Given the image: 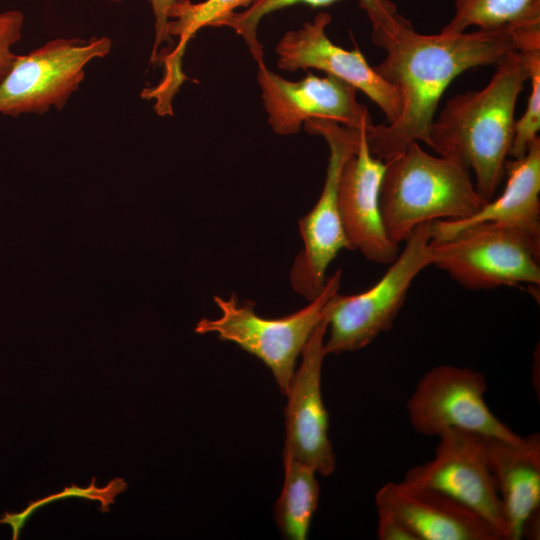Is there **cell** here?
I'll use <instances>...</instances> for the list:
<instances>
[{"label": "cell", "instance_id": "obj_1", "mask_svg": "<svg viewBox=\"0 0 540 540\" xmlns=\"http://www.w3.org/2000/svg\"><path fill=\"white\" fill-rule=\"evenodd\" d=\"M386 51L376 72L401 94L402 107L392 123L372 124L366 131L370 152L387 160L413 142L430 144L429 133L442 95L463 72L498 64L516 51L508 31L476 29L457 34H421L397 14L385 29L372 36Z\"/></svg>", "mask_w": 540, "mask_h": 540}, {"label": "cell", "instance_id": "obj_2", "mask_svg": "<svg viewBox=\"0 0 540 540\" xmlns=\"http://www.w3.org/2000/svg\"><path fill=\"white\" fill-rule=\"evenodd\" d=\"M527 81L525 62L512 51L483 88L451 97L430 128L429 147L471 169L476 189L488 201L506 174L516 103Z\"/></svg>", "mask_w": 540, "mask_h": 540}, {"label": "cell", "instance_id": "obj_3", "mask_svg": "<svg viewBox=\"0 0 540 540\" xmlns=\"http://www.w3.org/2000/svg\"><path fill=\"white\" fill-rule=\"evenodd\" d=\"M487 201L467 167L428 153L419 142L385 160L380 208L386 233L397 245L420 224L470 217Z\"/></svg>", "mask_w": 540, "mask_h": 540}, {"label": "cell", "instance_id": "obj_4", "mask_svg": "<svg viewBox=\"0 0 540 540\" xmlns=\"http://www.w3.org/2000/svg\"><path fill=\"white\" fill-rule=\"evenodd\" d=\"M431 223L413 230L386 273L368 290L354 295L337 291L328 299L324 307L327 354L362 349L392 327L413 280L432 265Z\"/></svg>", "mask_w": 540, "mask_h": 540}, {"label": "cell", "instance_id": "obj_5", "mask_svg": "<svg viewBox=\"0 0 540 540\" xmlns=\"http://www.w3.org/2000/svg\"><path fill=\"white\" fill-rule=\"evenodd\" d=\"M432 265L471 290L540 285V238L494 222L431 240Z\"/></svg>", "mask_w": 540, "mask_h": 540}, {"label": "cell", "instance_id": "obj_6", "mask_svg": "<svg viewBox=\"0 0 540 540\" xmlns=\"http://www.w3.org/2000/svg\"><path fill=\"white\" fill-rule=\"evenodd\" d=\"M340 279L341 271L338 270L306 307L277 319L259 316L254 302L248 300L241 304L234 294L229 299L214 296L221 316L201 319L195 332L215 333L220 340L232 342L257 357L270 369L285 395L295 372L296 360L322 319L326 302L338 291Z\"/></svg>", "mask_w": 540, "mask_h": 540}, {"label": "cell", "instance_id": "obj_7", "mask_svg": "<svg viewBox=\"0 0 540 540\" xmlns=\"http://www.w3.org/2000/svg\"><path fill=\"white\" fill-rule=\"evenodd\" d=\"M112 47L108 37L57 38L26 55H16L0 79V113L43 114L61 110L84 79L85 66Z\"/></svg>", "mask_w": 540, "mask_h": 540}, {"label": "cell", "instance_id": "obj_8", "mask_svg": "<svg viewBox=\"0 0 540 540\" xmlns=\"http://www.w3.org/2000/svg\"><path fill=\"white\" fill-rule=\"evenodd\" d=\"M305 130L325 139L329 147L326 178L321 195L310 212L299 220L303 249L290 273L294 290L308 300L326 284V270L342 249H351L337 203L338 181L346 159L354 153L360 130L326 119H310Z\"/></svg>", "mask_w": 540, "mask_h": 540}, {"label": "cell", "instance_id": "obj_9", "mask_svg": "<svg viewBox=\"0 0 540 540\" xmlns=\"http://www.w3.org/2000/svg\"><path fill=\"white\" fill-rule=\"evenodd\" d=\"M487 383L474 369L440 365L427 371L406 401L412 428L421 435L439 436L450 429L509 442L521 440L485 402Z\"/></svg>", "mask_w": 540, "mask_h": 540}, {"label": "cell", "instance_id": "obj_10", "mask_svg": "<svg viewBox=\"0 0 540 540\" xmlns=\"http://www.w3.org/2000/svg\"><path fill=\"white\" fill-rule=\"evenodd\" d=\"M434 457L401 480L450 497L486 520L506 540V526L487 454L486 438L450 429L438 436Z\"/></svg>", "mask_w": 540, "mask_h": 540}, {"label": "cell", "instance_id": "obj_11", "mask_svg": "<svg viewBox=\"0 0 540 540\" xmlns=\"http://www.w3.org/2000/svg\"><path fill=\"white\" fill-rule=\"evenodd\" d=\"M257 80L268 122L279 135L298 133L310 119L331 120L357 130H368L373 124L367 107L357 101V90L337 77L308 74L290 81L261 62Z\"/></svg>", "mask_w": 540, "mask_h": 540}, {"label": "cell", "instance_id": "obj_12", "mask_svg": "<svg viewBox=\"0 0 540 540\" xmlns=\"http://www.w3.org/2000/svg\"><path fill=\"white\" fill-rule=\"evenodd\" d=\"M327 333L325 314L313 330L286 392L285 445L283 455L312 467L317 474L329 476L336 459L329 438V414L324 405L321 377L324 342Z\"/></svg>", "mask_w": 540, "mask_h": 540}, {"label": "cell", "instance_id": "obj_13", "mask_svg": "<svg viewBox=\"0 0 540 540\" xmlns=\"http://www.w3.org/2000/svg\"><path fill=\"white\" fill-rule=\"evenodd\" d=\"M332 18L318 13L298 30L286 32L276 45L277 66L286 71L315 68L337 77L363 92L394 122L402 107L399 90L370 66L358 49L347 50L334 44L326 33Z\"/></svg>", "mask_w": 540, "mask_h": 540}, {"label": "cell", "instance_id": "obj_14", "mask_svg": "<svg viewBox=\"0 0 540 540\" xmlns=\"http://www.w3.org/2000/svg\"><path fill=\"white\" fill-rule=\"evenodd\" d=\"M366 131L360 130L356 150L342 167L338 210L351 249H358L371 262L391 264L399 254V245L389 239L381 215L380 189L385 161L370 152Z\"/></svg>", "mask_w": 540, "mask_h": 540}, {"label": "cell", "instance_id": "obj_15", "mask_svg": "<svg viewBox=\"0 0 540 540\" xmlns=\"http://www.w3.org/2000/svg\"><path fill=\"white\" fill-rule=\"evenodd\" d=\"M375 506L398 518L416 540H502L486 520L457 501L401 481L385 483L376 492Z\"/></svg>", "mask_w": 540, "mask_h": 540}, {"label": "cell", "instance_id": "obj_16", "mask_svg": "<svg viewBox=\"0 0 540 540\" xmlns=\"http://www.w3.org/2000/svg\"><path fill=\"white\" fill-rule=\"evenodd\" d=\"M486 446L506 540H520L527 523L539 515L540 435L532 433L517 442L486 438Z\"/></svg>", "mask_w": 540, "mask_h": 540}, {"label": "cell", "instance_id": "obj_17", "mask_svg": "<svg viewBox=\"0 0 540 540\" xmlns=\"http://www.w3.org/2000/svg\"><path fill=\"white\" fill-rule=\"evenodd\" d=\"M507 182L500 196L487 201L478 212L457 220L431 223V240H446L479 223L494 222L540 238V138L526 154L506 163Z\"/></svg>", "mask_w": 540, "mask_h": 540}, {"label": "cell", "instance_id": "obj_18", "mask_svg": "<svg viewBox=\"0 0 540 540\" xmlns=\"http://www.w3.org/2000/svg\"><path fill=\"white\" fill-rule=\"evenodd\" d=\"M256 0H205L192 3L177 0L169 12L167 30L170 36H177V46L167 54L162 62L165 75L162 82L151 93L164 103H170L185 75L182 72V57L187 43L205 26H213L217 21L233 13L239 7H249Z\"/></svg>", "mask_w": 540, "mask_h": 540}, {"label": "cell", "instance_id": "obj_19", "mask_svg": "<svg viewBox=\"0 0 540 540\" xmlns=\"http://www.w3.org/2000/svg\"><path fill=\"white\" fill-rule=\"evenodd\" d=\"M284 481L274 507L281 535L289 540H305L319 501L316 471L292 457L283 455Z\"/></svg>", "mask_w": 540, "mask_h": 540}, {"label": "cell", "instance_id": "obj_20", "mask_svg": "<svg viewBox=\"0 0 540 540\" xmlns=\"http://www.w3.org/2000/svg\"><path fill=\"white\" fill-rule=\"evenodd\" d=\"M535 26H540V0H454L453 16L440 32L476 27L513 33Z\"/></svg>", "mask_w": 540, "mask_h": 540}, {"label": "cell", "instance_id": "obj_21", "mask_svg": "<svg viewBox=\"0 0 540 540\" xmlns=\"http://www.w3.org/2000/svg\"><path fill=\"white\" fill-rule=\"evenodd\" d=\"M339 0H256L246 10L233 12L213 26H226L239 34L257 64L264 62L263 48L257 38V28L261 19L269 13L304 3L313 7L329 6ZM361 8L366 12L371 25L372 33L377 32L390 24L397 15L396 7L390 0H358Z\"/></svg>", "mask_w": 540, "mask_h": 540}, {"label": "cell", "instance_id": "obj_22", "mask_svg": "<svg viewBox=\"0 0 540 540\" xmlns=\"http://www.w3.org/2000/svg\"><path fill=\"white\" fill-rule=\"evenodd\" d=\"M527 67L530 93L526 109L515 121L514 136L509 152L513 159L523 157L540 131V40L522 44L517 50Z\"/></svg>", "mask_w": 540, "mask_h": 540}, {"label": "cell", "instance_id": "obj_23", "mask_svg": "<svg viewBox=\"0 0 540 540\" xmlns=\"http://www.w3.org/2000/svg\"><path fill=\"white\" fill-rule=\"evenodd\" d=\"M127 489V483L123 478L112 479L105 487L99 488L95 485V477L92 478L88 487H80L76 484L64 487L63 491L50 494L44 498L31 501L21 512L6 511L0 516V524H8L12 528V539L17 540L27 520L39 508L58 500L70 497L85 498L99 501V510L103 513L109 512V506L115 503V497Z\"/></svg>", "mask_w": 540, "mask_h": 540}, {"label": "cell", "instance_id": "obj_24", "mask_svg": "<svg viewBox=\"0 0 540 540\" xmlns=\"http://www.w3.org/2000/svg\"><path fill=\"white\" fill-rule=\"evenodd\" d=\"M23 22V14L18 10L0 12V79L16 56L11 47L21 38Z\"/></svg>", "mask_w": 540, "mask_h": 540}, {"label": "cell", "instance_id": "obj_25", "mask_svg": "<svg viewBox=\"0 0 540 540\" xmlns=\"http://www.w3.org/2000/svg\"><path fill=\"white\" fill-rule=\"evenodd\" d=\"M110 1L118 3L123 0ZM176 1L177 0H149L155 18V40L151 53L152 62L156 60L158 47L165 41H171V36L168 33L167 26L170 21L169 12Z\"/></svg>", "mask_w": 540, "mask_h": 540}, {"label": "cell", "instance_id": "obj_26", "mask_svg": "<svg viewBox=\"0 0 540 540\" xmlns=\"http://www.w3.org/2000/svg\"><path fill=\"white\" fill-rule=\"evenodd\" d=\"M377 537L380 540H416L411 531L393 514L376 509Z\"/></svg>", "mask_w": 540, "mask_h": 540}]
</instances>
